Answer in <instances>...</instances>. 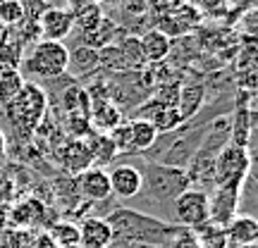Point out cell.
Segmentation results:
<instances>
[{
	"mask_svg": "<svg viewBox=\"0 0 258 248\" xmlns=\"http://www.w3.org/2000/svg\"><path fill=\"white\" fill-rule=\"evenodd\" d=\"M24 86V76L19 69L0 67V105H8Z\"/></svg>",
	"mask_w": 258,
	"mask_h": 248,
	"instance_id": "22",
	"label": "cell"
},
{
	"mask_svg": "<svg viewBox=\"0 0 258 248\" xmlns=\"http://www.w3.org/2000/svg\"><path fill=\"white\" fill-rule=\"evenodd\" d=\"M110 179V193L117 198H137L141 193V170L134 165H115L108 172Z\"/></svg>",
	"mask_w": 258,
	"mask_h": 248,
	"instance_id": "9",
	"label": "cell"
},
{
	"mask_svg": "<svg viewBox=\"0 0 258 248\" xmlns=\"http://www.w3.org/2000/svg\"><path fill=\"white\" fill-rule=\"evenodd\" d=\"M5 34H8V29H5L3 24H0V43H3V38H5Z\"/></svg>",
	"mask_w": 258,
	"mask_h": 248,
	"instance_id": "30",
	"label": "cell"
},
{
	"mask_svg": "<svg viewBox=\"0 0 258 248\" xmlns=\"http://www.w3.org/2000/svg\"><path fill=\"white\" fill-rule=\"evenodd\" d=\"M50 241L57 248H67V246H79V224L67 220H60L50 227Z\"/></svg>",
	"mask_w": 258,
	"mask_h": 248,
	"instance_id": "23",
	"label": "cell"
},
{
	"mask_svg": "<svg viewBox=\"0 0 258 248\" xmlns=\"http://www.w3.org/2000/svg\"><path fill=\"white\" fill-rule=\"evenodd\" d=\"M22 60H24V41L17 36L15 29H8V34L0 43V67L19 69Z\"/></svg>",
	"mask_w": 258,
	"mask_h": 248,
	"instance_id": "20",
	"label": "cell"
},
{
	"mask_svg": "<svg viewBox=\"0 0 258 248\" xmlns=\"http://www.w3.org/2000/svg\"><path fill=\"white\" fill-rule=\"evenodd\" d=\"M19 67L34 79L55 81L70 72V48L60 41H36Z\"/></svg>",
	"mask_w": 258,
	"mask_h": 248,
	"instance_id": "4",
	"label": "cell"
},
{
	"mask_svg": "<svg viewBox=\"0 0 258 248\" xmlns=\"http://www.w3.org/2000/svg\"><path fill=\"white\" fill-rule=\"evenodd\" d=\"M0 248H24V234L22 229H3L0 231Z\"/></svg>",
	"mask_w": 258,
	"mask_h": 248,
	"instance_id": "28",
	"label": "cell"
},
{
	"mask_svg": "<svg viewBox=\"0 0 258 248\" xmlns=\"http://www.w3.org/2000/svg\"><path fill=\"white\" fill-rule=\"evenodd\" d=\"M227 234V243L230 246H249V243H258V222L253 215L246 212H237L230 220V224L225 227Z\"/></svg>",
	"mask_w": 258,
	"mask_h": 248,
	"instance_id": "13",
	"label": "cell"
},
{
	"mask_svg": "<svg viewBox=\"0 0 258 248\" xmlns=\"http://www.w3.org/2000/svg\"><path fill=\"white\" fill-rule=\"evenodd\" d=\"M105 220L112 227L115 239L132 241L148 248H167L179 229V224L163 222L146 212H137L134 208H115Z\"/></svg>",
	"mask_w": 258,
	"mask_h": 248,
	"instance_id": "1",
	"label": "cell"
},
{
	"mask_svg": "<svg viewBox=\"0 0 258 248\" xmlns=\"http://www.w3.org/2000/svg\"><path fill=\"white\" fill-rule=\"evenodd\" d=\"M86 146H89V153H91L93 167H105L112 165V160L117 157V150H115V143H112L110 134H103V131H93L86 138Z\"/></svg>",
	"mask_w": 258,
	"mask_h": 248,
	"instance_id": "18",
	"label": "cell"
},
{
	"mask_svg": "<svg viewBox=\"0 0 258 248\" xmlns=\"http://www.w3.org/2000/svg\"><path fill=\"white\" fill-rule=\"evenodd\" d=\"M74 29V12L67 8H48L38 19L41 41H60L72 34Z\"/></svg>",
	"mask_w": 258,
	"mask_h": 248,
	"instance_id": "8",
	"label": "cell"
},
{
	"mask_svg": "<svg viewBox=\"0 0 258 248\" xmlns=\"http://www.w3.org/2000/svg\"><path fill=\"white\" fill-rule=\"evenodd\" d=\"M74 62H79L82 67H79V74L84 72V67H86V72H91L93 67H98V50L96 48H77L74 53H70V64Z\"/></svg>",
	"mask_w": 258,
	"mask_h": 248,
	"instance_id": "25",
	"label": "cell"
},
{
	"mask_svg": "<svg viewBox=\"0 0 258 248\" xmlns=\"http://www.w3.org/2000/svg\"><path fill=\"white\" fill-rule=\"evenodd\" d=\"M89 120L93 122L96 131H103V134H105V131H112V129L122 122V112H120V108H117V105L103 101V103H96V105L91 108Z\"/></svg>",
	"mask_w": 258,
	"mask_h": 248,
	"instance_id": "21",
	"label": "cell"
},
{
	"mask_svg": "<svg viewBox=\"0 0 258 248\" xmlns=\"http://www.w3.org/2000/svg\"><path fill=\"white\" fill-rule=\"evenodd\" d=\"M203 86L199 84H189V86H182L177 91V98H175V110L179 115V120L186 122L191 120L194 115H199L203 108Z\"/></svg>",
	"mask_w": 258,
	"mask_h": 248,
	"instance_id": "17",
	"label": "cell"
},
{
	"mask_svg": "<svg viewBox=\"0 0 258 248\" xmlns=\"http://www.w3.org/2000/svg\"><path fill=\"white\" fill-rule=\"evenodd\" d=\"M156 141H158V131L151 122L146 120L129 122V148H132V155H144L148 148H153Z\"/></svg>",
	"mask_w": 258,
	"mask_h": 248,
	"instance_id": "19",
	"label": "cell"
},
{
	"mask_svg": "<svg viewBox=\"0 0 258 248\" xmlns=\"http://www.w3.org/2000/svg\"><path fill=\"white\" fill-rule=\"evenodd\" d=\"M115 241L105 217H86L79 224V248H110Z\"/></svg>",
	"mask_w": 258,
	"mask_h": 248,
	"instance_id": "11",
	"label": "cell"
},
{
	"mask_svg": "<svg viewBox=\"0 0 258 248\" xmlns=\"http://www.w3.org/2000/svg\"><path fill=\"white\" fill-rule=\"evenodd\" d=\"M22 22H24V15L17 0H0V24L5 29H15Z\"/></svg>",
	"mask_w": 258,
	"mask_h": 248,
	"instance_id": "24",
	"label": "cell"
},
{
	"mask_svg": "<svg viewBox=\"0 0 258 248\" xmlns=\"http://www.w3.org/2000/svg\"><path fill=\"white\" fill-rule=\"evenodd\" d=\"M251 175V153L246 148L239 146H227L215 155V165H213V186H232V189H241L244 179Z\"/></svg>",
	"mask_w": 258,
	"mask_h": 248,
	"instance_id": "5",
	"label": "cell"
},
{
	"mask_svg": "<svg viewBox=\"0 0 258 248\" xmlns=\"http://www.w3.org/2000/svg\"><path fill=\"white\" fill-rule=\"evenodd\" d=\"M77 186H79V193L91 203H103L112 198L110 179H108V172L103 167H89L86 172H82L77 177Z\"/></svg>",
	"mask_w": 258,
	"mask_h": 248,
	"instance_id": "10",
	"label": "cell"
},
{
	"mask_svg": "<svg viewBox=\"0 0 258 248\" xmlns=\"http://www.w3.org/2000/svg\"><path fill=\"white\" fill-rule=\"evenodd\" d=\"M189 186L191 184H189L184 167H170L163 165V162H146V167L141 170V193L146 196L148 201L158 203V205H163V203L172 205V201Z\"/></svg>",
	"mask_w": 258,
	"mask_h": 248,
	"instance_id": "3",
	"label": "cell"
},
{
	"mask_svg": "<svg viewBox=\"0 0 258 248\" xmlns=\"http://www.w3.org/2000/svg\"><path fill=\"white\" fill-rule=\"evenodd\" d=\"M67 248H79V246H67Z\"/></svg>",
	"mask_w": 258,
	"mask_h": 248,
	"instance_id": "32",
	"label": "cell"
},
{
	"mask_svg": "<svg viewBox=\"0 0 258 248\" xmlns=\"http://www.w3.org/2000/svg\"><path fill=\"white\" fill-rule=\"evenodd\" d=\"M172 212L179 227L196 229L208 222V191L189 186L172 201Z\"/></svg>",
	"mask_w": 258,
	"mask_h": 248,
	"instance_id": "6",
	"label": "cell"
},
{
	"mask_svg": "<svg viewBox=\"0 0 258 248\" xmlns=\"http://www.w3.org/2000/svg\"><path fill=\"white\" fill-rule=\"evenodd\" d=\"M3 108L15 131L22 136H31L48 115V93L36 81H24L22 91Z\"/></svg>",
	"mask_w": 258,
	"mask_h": 248,
	"instance_id": "2",
	"label": "cell"
},
{
	"mask_svg": "<svg viewBox=\"0 0 258 248\" xmlns=\"http://www.w3.org/2000/svg\"><path fill=\"white\" fill-rule=\"evenodd\" d=\"M139 48H141L144 62H163L172 50V41L163 29H151L139 38Z\"/></svg>",
	"mask_w": 258,
	"mask_h": 248,
	"instance_id": "15",
	"label": "cell"
},
{
	"mask_svg": "<svg viewBox=\"0 0 258 248\" xmlns=\"http://www.w3.org/2000/svg\"><path fill=\"white\" fill-rule=\"evenodd\" d=\"M241 203V189L232 186H215L213 193H208V222L215 227H227L230 220L237 215Z\"/></svg>",
	"mask_w": 258,
	"mask_h": 248,
	"instance_id": "7",
	"label": "cell"
},
{
	"mask_svg": "<svg viewBox=\"0 0 258 248\" xmlns=\"http://www.w3.org/2000/svg\"><path fill=\"white\" fill-rule=\"evenodd\" d=\"M237 248H258V243H249V246H237Z\"/></svg>",
	"mask_w": 258,
	"mask_h": 248,
	"instance_id": "31",
	"label": "cell"
},
{
	"mask_svg": "<svg viewBox=\"0 0 258 248\" xmlns=\"http://www.w3.org/2000/svg\"><path fill=\"white\" fill-rule=\"evenodd\" d=\"M19 8H22V15L27 22H38L41 15L50 8V3L48 0H17Z\"/></svg>",
	"mask_w": 258,
	"mask_h": 248,
	"instance_id": "26",
	"label": "cell"
},
{
	"mask_svg": "<svg viewBox=\"0 0 258 248\" xmlns=\"http://www.w3.org/2000/svg\"><path fill=\"white\" fill-rule=\"evenodd\" d=\"M60 162H62L64 172L67 175L79 177L82 172H86L89 167H93L91 153H89V146L84 138H72L67 141L62 148H60Z\"/></svg>",
	"mask_w": 258,
	"mask_h": 248,
	"instance_id": "12",
	"label": "cell"
},
{
	"mask_svg": "<svg viewBox=\"0 0 258 248\" xmlns=\"http://www.w3.org/2000/svg\"><path fill=\"white\" fill-rule=\"evenodd\" d=\"M43 215H46V205L38 198H24V201H19L17 205L10 208V222L19 229L36 227L38 222L43 220Z\"/></svg>",
	"mask_w": 258,
	"mask_h": 248,
	"instance_id": "16",
	"label": "cell"
},
{
	"mask_svg": "<svg viewBox=\"0 0 258 248\" xmlns=\"http://www.w3.org/2000/svg\"><path fill=\"white\" fill-rule=\"evenodd\" d=\"M251 134H253V108L239 103L230 117V143L249 150Z\"/></svg>",
	"mask_w": 258,
	"mask_h": 248,
	"instance_id": "14",
	"label": "cell"
},
{
	"mask_svg": "<svg viewBox=\"0 0 258 248\" xmlns=\"http://www.w3.org/2000/svg\"><path fill=\"white\" fill-rule=\"evenodd\" d=\"M167 248H201L199 239H196V234L194 229H186V227H179L175 234V239Z\"/></svg>",
	"mask_w": 258,
	"mask_h": 248,
	"instance_id": "27",
	"label": "cell"
},
{
	"mask_svg": "<svg viewBox=\"0 0 258 248\" xmlns=\"http://www.w3.org/2000/svg\"><path fill=\"white\" fill-rule=\"evenodd\" d=\"M5 153H8V136H5L3 129H0V160L5 157Z\"/></svg>",
	"mask_w": 258,
	"mask_h": 248,
	"instance_id": "29",
	"label": "cell"
}]
</instances>
